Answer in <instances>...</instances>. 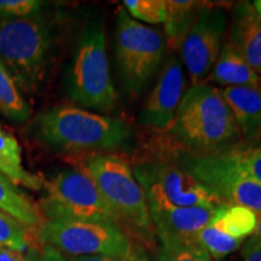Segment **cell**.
<instances>
[{
  "label": "cell",
  "instance_id": "1",
  "mask_svg": "<svg viewBox=\"0 0 261 261\" xmlns=\"http://www.w3.org/2000/svg\"><path fill=\"white\" fill-rule=\"evenodd\" d=\"M34 133L45 145L67 152L120 149L128 144L132 137L122 120L70 106L39 114Z\"/></svg>",
  "mask_w": 261,
  "mask_h": 261
},
{
  "label": "cell",
  "instance_id": "2",
  "mask_svg": "<svg viewBox=\"0 0 261 261\" xmlns=\"http://www.w3.org/2000/svg\"><path fill=\"white\" fill-rule=\"evenodd\" d=\"M169 129L185 145L204 154L224 148L241 133L220 91L204 83L185 91Z\"/></svg>",
  "mask_w": 261,
  "mask_h": 261
},
{
  "label": "cell",
  "instance_id": "3",
  "mask_svg": "<svg viewBox=\"0 0 261 261\" xmlns=\"http://www.w3.org/2000/svg\"><path fill=\"white\" fill-rule=\"evenodd\" d=\"M83 171L115 212L120 225H126L145 242H154L148 202L129 163L119 155L97 154L86 159Z\"/></svg>",
  "mask_w": 261,
  "mask_h": 261
},
{
  "label": "cell",
  "instance_id": "4",
  "mask_svg": "<svg viewBox=\"0 0 261 261\" xmlns=\"http://www.w3.org/2000/svg\"><path fill=\"white\" fill-rule=\"evenodd\" d=\"M67 92L74 103L86 109L108 113L116 107L117 94L100 22H90L81 32L68 73Z\"/></svg>",
  "mask_w": 261,
  "mask_h": 261
},
{
  "label": "cell",
  "instance_id": "5",
  "mask_svg": "<svg viewBox=\"0 0 261 261\" xmlns=\"http://www.w3.org/2000/svg\"><path fill=\"white\" fill-rule=\"evenodd\" d=\"M51 50V32L41 14L0 18V62L22 92L32 93L44 76Z\"/></svg>",
  "mask_w": 261,
  "mask_h": 261
},
{
  "label": "cell",
  "instance_id": "6",
  "mask_svg": "<svg viewBox=\"0 0 261 261\" xmlns=\"http://www.w3.org/2000/svg\"><path fill=\"white\" fill-rule=\"evenodd\" d=\"M166 42L158 29L120 10L115 29V58L123 90L130 96L144 91L165 63Z\"/></svg>",
  "mask_w": 261,
  "mask_h": 261
},
{
  "label": "cell",
  "instance_id": "7",
  "mask_svg": "<svg viewBox=\"0 0 261 261\" xmlns=\"http://www.w3.org/2000/svg\"><path fill=\"white\" fill-rule=\"evenodd\" d=\"M42 244L65 256H130L143 253L123 228L114 223L84 220H45L39 228Z\"/></svg>",
  "mask_w": 261,
  "mask_h": 261
},
{
  "label": "cell",
  "instance_id": "8",
  "mask_svg": "<svg viewBox=\"0 0 261 261\" xmlns=\"http://www.w3.org/2000/svg\"><path fill=\"white\" fill-rule=\"evenodd\" d=\"M40 212L45 220L106 221L119 226V218L84 171L65 169L44 181Z\"/></svg>",
  "mask_w": 261,
  "mask_h": 261
},
{
  "label": "cell",
  "instance_id": "9",
  "mask_svg": "<svg viewBox=\"0 0 261 261\" xmlns=\"http://www.w3.org/2000/svg\"><path fill=\"white\" fill-rule=\"evenodd\" d=\"M180 165L220 203L242 205L261 218V185L238 167L227 152L182 156Z\"/></svg>",
  "mask_w": 261,
  "mask_h": 261
},
{
  "label": "cell",
  "instance_id": "10",
  "mask_svg": "<svg viewBox=\"0 0 261 261\" xmlns=\"http://www.w3.org/2000/svg\"><path fill=\"white\" fill-rule=\"evenodd\" d=\"M148 205L156 207H210L219 200L180 167L162 162H146L133 169Z\"/></svg>",
  "mask_w": 261,
  "mask_h": 261
},
{
  "label": "cell",
  "instance_id": "11",
  "mask_svg": "<svg viewBox=\"0 0 261 261\" xmlns=\"http://www.w3.org/2000/svg\"><path fill=\"white\" fill-rule=\"evenodd\" d=\"M228 15L221 6L204 5L182 41L181 58L192 85L211 74L224 46Z\"/></svg>",
  "mask_w": 261,
  "mask_h": 261
},
{
  "label": "cell",
  "instance_id": "12",
  "mask_svg": "<svg viewBox=\"0 0 261 261\" xmlns=\"http://www.w3.org/2000/svg\"><path fill=\"white\" fill-rule=\"evenodd\" d=\"M185 85L180 61L171 55L163 63L154 89L140 110V122L159 129L171 128L185 93Z\"/></svg>",
  "mask_w": 261,
  "mask_h": 261
},
{
  "label": "cell",
  "instance_id": "13",
  "mask_svg": "<svg viewBox=\"0 0 261 261\" xmlns=\"http://www.w3.org/2000/svg\"><path fill=\"white\" fill-rule=\"evenodd\" d=\"M149 212L156 236L195 242L198 232L211 224L215 208L149 205Z\"/></svg>",
  "mask_w": 261,
  "mask_h": 261
},
{
  "label": "cell",
  "instance_id": "14",
  "mask_svg": "<svg viewBox=\"0 0 261 261\" xmlns=\"http://www.w3.org/2000/svg\"><path fill=\"white\" fill-rule=\"evenodd\" d=\"M227 44L261 75V15L253 3L240 2L233 6Z\"/></svg>",
  "mask_w": 261,
  "mask_h": 261
},
{
  "label": "cell",
  "instance_id": "15",
  "mask_svg": "<svg viewBox=\"0 0 261 261\" xmlns=\"http://www.w3.org/2000/svg\"><path fill=\"white\" fill-rule=\"evenodd\" d=\"M220 93L243 136L253 137L261 130L260 87H224Z\"/></svg>",
  "mask_w": 261,
  "mask_h": 261
},
{
  "label": "cell",
  "instance_id": "16",
  "mask_svg": "<svg viewBox=\"0 0 261 261\" xmlns=\"http://www.w3.org/2000/svg\"><path fill=\"white\" fill-rule=\"evenodd\" d=\"M211 79L217 84L231 86L260 87L261 76L247 63L230 44L225 42L211 71Z\"/></svg>",
  "mask_w": 261,
  "mask_h": 261
},
{
  "label": "cell",
  "instance_id": "17",
  "mask_svg": "<svg viewBox=\"0 0 261 261\" xmlns=\"http://www.w3.org/2000/svg\"><path fill=\"white\" fill-rule=\"evenodd\" d=\"M0 175L15 187H23L38 191L44 188V181L32 174L23 166L22 150L12 135L0 130Z\"/></svg>",
  "mask_w": 261,
  "mask_h": 261
},
{
  "label": "cell",
  "instance_id": "18",
  "mask_svg": "<svg viewBox=\"0 0 261 261\" xmlns=\"http://www.w3.org/2000/svg\"><path fill=\"white\" fill-rule=\"evenodd\" d=\"M204 3L194 0H165V32L168 46L173 50L181 47L182 41L200 14Z\"/></svg>",
  "mask_w": 261,
  "mask_h": 261
},
{
  "label": "cell",
  "instance_id": "19",
  "mask_svg": "<svg viewBox=\"0 0 261 261\" xmlns=\"http://www.w3.org/2000/svg\"><path fill=\"white\" fill-rule=\"evenodd\" d=\"M0 212L31 230L39 231L45 221L40 208L3 177H0Z\"/></svg>",
  "mask_w": 261,
  "mask_h": 261
},
{
  "label": "cell",
  "instance_id": "20",
  "mask_svg": "<svg viewBox=\"0 0 261 261\" xmlns=\"http://www.w3.org/2000/svg\"><path fill=\"white\" fill-rule=\"evenodd\" d=\"M257 221L259 215L249 208L220 203L215 207L213 219L210 225L227 236L244 241L255 232Z\"/></svg>",
  "mask_w": 261,
  "mask_h": 261
},
{
  "label": "cell",
  "instance_id": "21",
  "mask_svg": "<svg viewBox=\"0 0 261 261\" xmlns=\"http://www.w3.org/2000/svg\"><path fill=\"white\" fill-rule=\"evenodd\" d=\"M0 113L14 122H24L31 116V107L14 77L0 62Z\"/></svg>",
  "mask_w": 261,
  "mask_h": 261
},
{
  "label": "cell",
  "instance_id": "22",
  "mask_svg": "<svg viewBox=\"0 0 261 261\" xmlns=\"http://www.w3.org/2000/svg\"><path fill=\"white\" fill-rule=\"evenodd\" d=\"M244 241L227 236L211 225L202 228L195 238V242L210 254L212 259L215 260H220L230 255L231 253L241 248Z\"/></svg>",
  "mask_w": 261,
  "mask_h": 261
},
{
  "label": "cell",
  "instance_id": "23",
  "mask_svg": "<svg viewBox=\"0 0 261 261\" xmlns=\"http://www.w3.org/2000/svg\"><path fill=\"white\" fill-rule=\"evenodd\" d=\"M159 261H213L205 250L195 242L159 237Z\"/></svg>",
  "mask_w": 261,
  "mask_h": 261
},
{
  "label": "cell",
  "instance_id": "24",
  "mask_svg": "<svg viewBox=\"0 0 261 261\" xmlns=\"http://www.w3.org/2000/svg\"><path fill=\"white\" fill-rule=\"evenodd\" d=\"M31 228L19 224L14 218L0 212V247L16 250H27L33 246V233Z\"/></svg>",
  "mask_w": 261,
  "mask_h": 261
},
{
  "label": "cell",
  "instance_id": "25",
  "mask_svg": "<svg viewBox=\"0 0 261 261\" xmlns=\"http://www.w3.org/2000/svg\"><path fill=\"white\" fill-rule=\"evenodd\" d=\"M123 5L136 21L139 19L151 24L165 22V0H125Z\"/></svg>",
  "mask_w": 261,
  "mask_h": 261
},
{
  "label": "cell",
  "instance_id": "26",
  "mask_svg": "<svg viewBox=\"0 0 261 261\" xmlns=\"http://www.w3.org/2000/svg\"><path fill=\"white\" fill-rule=\"evenodd\" d=\"M227 154L238 167L261 185V146L232 150Z\"/></svg>",
  "mask_w": 261,
  "mask_h": 261
},
{
  "label": "cell",
  "instance_id": "27",
  "mask_svg": "<svg viewBox=\"0 0 261 261\" xmlns=\"http://www.w3.org/2000/svg\"><path fill=\"white\" fill-rule=\"evenodd\" d=\"M44 3L38 0H0V18L17 19L40 14Z\"/></svg>",
  "mask_w": 261,
  "mask_h": 261
},
{
  "label": "cell",
  "instance_id": "28",
  "mask_svg": "<svg viewBox=\"0 0 261 261\" xmlns=\"http://www.w3.org/2000/svg\"><path fill=\"white\" fill-rule=\"evenodd\" d=\"M40 252L35 248L27 250H16L0 247V261H40Z\"/></svg>",
  "mask_w": 261,
  "mask_h": 261
},
{
  "label": "cell",
  "instance_id": "29",
  "mask_svg": "<svg viewBox=\"0 0 261 261\" xmlns=\"http://www.w3.org/2000/svg\"><path fill=\"white\" fill-rule=\"evenodd\" d=\"M243 261H261V241L255 236L248 237L241 246Z\"/></svg>",
  "mask_w": 261,
  "mask_h": 261
},
{
  "label": "cell",
  "instance_id": "30",
  "mask_svg": "<svg viewBox=\"0 0 261 261\" xmlns=\"http://www.w3.org/2000/svg\"><path fill=\"white\" fill-rule=\"evenodd\" d=\"M70 261H148L143 253L136 254L130 256H104V255H93V256H68Z\"/></svg>",
  "mask_w": 261,
  "mask_h": 261
},
{
  "label": "cell",
  "instance_id": "31",
  "mask_svg": "<svg viewBox=\"0 0 261 261\" xmlns=\"http://www.w3.org/2000/svg\"><path fill=\"white\" fill-rule=\"evenodd\" d=\"M40 261H70L69 257L62 254L48 244H42L40 252Z\"/></svg>",
  "mask_w": 261,
  "mask_h": 261
},
{
  "label": "cell",
  "instance_id": "32",
  "mask_svg": "<svg viewBox=\"0 0 261 261\" xmlns=\"http://www.w3.org/2000/svg\"><path fill=\"white\" fill-rule=\"evenodd\" d=\"M254 236L261 241V218H259V221H257V226L255 228V232H254Z\"/></svg>",
  "mask_w": 261,
  "mask_h": 261
},
{
  "label": "cell",
  "instance_id": "33",
  "mask_svg": "<svg viewBox=\"0 0 261 261\" xmlns=\"http://www.w3.org/2000/svg\"><path fill=\"white\" fill-rule=\"evenodd\" d=\"M253 5H254V8L256 9V11L261 15V0H256V2H254Z\"/></svg>",
  "mask_w": 261,
  "mask_h": 261
},
{
  "label": "cell",
  "instance_id": "34",
  "mask_svg": "<svg viewBox=\"0 0 261 261\" xmlns=\"http://www.w3.org/2000/svg\"><path fill=\"white\" fill-rule=\"evenodd\" d=\"M0 130H2V123H0Z\"/></svg>",
  "mask_w": 261,
  "mask_h": 261
},
{
  "label": "cell",
  "instance_id": "35",
  "mask_svg": "<svg viewBox=\"0 0 261 261\" xmlns=\"http://www.w3.org/2000/svg\"><path fill=\"white\" fill-rule=\"evenodd\" d=\"M260 76H261V75H260ZM260 89H261V86H260Z\"/></svg>",
  "mask_w": 261,
  "mask_h": 261
},
{
  "label": "cell",
  "instance_id": "36",
  "mask_svg": "<svg viewBox=\"0 0 261 261\" xmlns=\"http://www.w3.org/2000/svg\"><path fill=\"white\" fill-rule=\"evenodd\" d=\"M0 177H2V175H0ZM3 178H4V177H3Z\"/></svg>",
  "mask_w": 261,
  "mask_h": 261
}]
</instances>
